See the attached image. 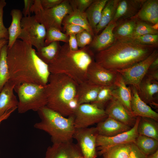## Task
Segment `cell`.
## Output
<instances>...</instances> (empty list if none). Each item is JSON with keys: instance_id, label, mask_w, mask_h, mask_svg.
I'll return each instance as SVG.
<instances>
[{"instance_id": "74e56055", "label": "cell", "mask_w": 158, "mask_h": 158, "mask_svg": "<svg viewBox=\"0 0 158 158\" xmlns=\"http://www.w3.org/2000/svg\"><path fill=\"white\" fill-rule=\"evenodd\" d=\"M78 47L83 48L89 45L92 42L93 37L88 32L84 30L76 35Z\"/></svg>"}, {"instance_id": "db71d44e", "label": "cell", "mask_w": 158, "mask_h": 158, "mask_svg": "<svg viewBox=\"0 0 158 158\" xmlns=\"http://www.w3.org/2000/svg\"></svg>"}, {"instance_id": "4316f807", "label": "cell", "mask_w": 158, "mask_h": 158, "mask_svg": "<svg viewBox=\"0 0 158 158\" xmlns=\"http://www.w3.org/2000/svg\"><path fill=\"white\" fill-rule=\"evenodd\" d=\"M119 0H108L102 12L100 20L94 31L95 35L103 30L112 20Z\"/></svg>"}, {"instance_id": "ffe728a7", "label": "cell", "mask_w": 158, "mask_h": 158, "mask_svg": "<svg viewBox=\"0 0 158 158\" xmlns=\"http://www.w3.org/2000/svg\"><path fill=\"white\" fill-rule=\"evenodd\" d=\"M126 85L122 76L118 73L113 85L112 94L113 96L119 101L126 110L133 116L130 105L131 90L130 86L127 87Z\"/></svg>"}, {"instance_id": "5b68a950", "label": "cell", "mask_w": 158, "mask_h": 158, "mask_svg": "<svg viewBox=\"0 0 158 158\" xmlns=\"http://www.w3.org/2000/svg\"><path fill=\"white\" fill-rule=\"evenodd\" d=\"M37 112L41 121L35 128L47 133L53 143L72 142L75 128L73 116L65 117L46 106Z\"/></svg>"}, {"instance_id": "ee69618b", "label": "cell", "mask_w": 158, "mask_h": 158, "mask_svg": "<svg viewBox=\"0 0 158 158\" xmlns=\"http://www.w3.org/2000/svg\"><path fill=\"white\" fill-rule=\"evenodd\" d=\"M42 7L44 9L55 7L60 4L63 0H40Z\"/></svg>"}, {"instance_id": "8fae6325", "label": "cell", "mask_w": 158, "mask_h": 158, "mask_svg": "<svg viewBox=\"0 0 158 158\" xmlns=\"http://www.w3.org/2000/svg\"><path fill=\"white\" fill-rule=\"evenodd\" d=\"M98 133L96 127L75 128L73 138L85 158H96V140Z\"/></svg>"}, {"instance_id": "bcb514c9", "label": "cell", "mask_w": 158, "mask_h": 158, "mask_svg": "<svg viewBox=\"0 0 158 158\" xmlns=\"http://www.w3.org/2000/svg\"><path fill=\"white\" fill-rule=\"evenodd\" d=\"M68 44L69 48L72 51H77L79 49L76 37V35L72 34L69 35Z\"/></svg>"}, {"instance_id": "603a6c76", "label": "cell", "mask_w": 158, "mask_h": 158, "mask_svg": "<svg viewBox=\"0 0 158 158\" xmlns=\"http://www.w3.org/2000/svg\"><path fill=\"white\" fill-rule=\"evenodd\" d=\"M15 86L8 80L0 92V117L8 110L17 107L18 100L14 93Z\"/></svg>"}, {"instance_id": "277c9868", "label": "cell", "mask_w": 158, "mask_h": 158, "mask_svg": "<svg viewBox=\"0 0 158 158\" xmlns=\"http://www.w3.org/2000/svg\"><path fill=\"white\" fill-rule=\"evenodd\" d=\"M93 54L86 46L77 51L70 50L68 43L61 46L56 58L49 63L51 74H61L70 78L78 84L87 80V71Z\"/></svg>"}, {"instance_id": "3957f363", "label": "cell", "mask_w": 158, "mask_h": 158, "mask_svg": "<svg viewBox=\"0 0 158 158\" xmlns=\"http://www.w3.org/2000/svg\"><path fill=\"white\" fill-rule=\"evenodd\" d=\"M78 85L65 75L51 74L45 86L46 106L65 117L73 116L80 105L77 96Z\"/></svg>"}, {"instance_id": "b9f144b4", "label": "cell", "mask_w": 158, "mask_h": 158, "mask_svg": "<svg viewBox=\"0 0 158 158\" xmlns=\"http://www.w3.org/2000/svg\"><path fill=\"white\" fill-rule=\"evenodd\" d=\"M63 26L66 34L69 36L71 35H76L84 30L82 27L73 24H67Z\"/></svg>"}, {"instance_id": "30bf717a", "label": "cell", "mask_w": 158, "mask_h": 158, "mask_svg": "<svg viewBox=\"0 0 158 158\" xmlns=\"http://www.w3.org/2000/svg\"><path fill=\"white\" fill-rule=\"evenodd\" d=\"M158 57L157 49L144 60L127 68L117 71L122 76L125 84L133 86L138 90L139 84L145 76L152 62Z\"/></svg>"}, {"instance_id": "681fc988", "label": "cell", "mask_w": 158, "mask_h": 158, "mask_svg": "<svg viewBox=\"0 0 158 158\" xmlns=\"http://www.w3.org/2000/svg\"><path fill=\"white\" fill-rule=\"evenodd\" d=\"M8 40L5 39H0V52L2 47L5 45L8 44Z\"/></svg>"}, {"instance_id": "44dd1931", "label": "cell", "mask_w": 158, "mask_h": 158, "mask_svg": "<svg viewBox=\"0 0 158 158\" xmlns=\"http://www.w3.org/2000/svg\"><path fill=\"white\" fill-rule=\"evenodd\" d=\"M98 135L112 137L127 131L132 128L113 118L107 117L97 124L96 127Z\"/></svg>"}, {"instance_id": "52a82bcc", "label": "cell", "mask_w": 158, "mask_h": 158, "mask_svg": "<svg viewBox=\"0 0 158 158\" xmlns=\"http://www.w3.org/2000/svg\"><path fill=\"white\" fill-rule=\"evenodd\" d=\"M73 10L69 0H63L57 6L45 9L42 7L40 0H34L31 12L34 13L35 19L42 24L46 30L54 28L62 31L61 26L63 19Z\"/></svg>"}, {"instance_id": "7dc6e473", "label": "cell", "mask_w": 158, "mask_h": 158, "mask_svg": "<svg viewBox=\"0 0 158 158\" xmlns=\"http://www.w3.org/2000/svg\"><path fill=\"white\" fill-rule=\"evenodd\" d=\"M17 109V108H15L10 109L6 111L2 116L0 117V125L3 121L7 119L11 114Z\"/></svg>"}, {"instance_id": "c3c4849f", "label": "cell", "mask_w": 158, "mask_h": 158, "mask_svg": "<svg viewBox=\"0 0 158 158\" xmlns=\"http://www.w3.org/2000/svg\"><path fill=\"white\" fill-rule=\"evenodd\" d=\"M157 69H158V57L152 62L148 70H155Z\"/></svg>"}, {"instance_id": "9a60e30c", "label": "cell", "mask_w": 158, "mask_h": 158, "mask_svg": "<svg viewBox=\"0 0 158 158\" xmlns=\"http://www.w3.org/2000/svg\"><path fill=\"white\" fill-rule=\"evenodd\" d=\"M137 91L139 97L145 103L158 108V81L145 75L140 82Z\"/></svg>"}, {"instance_id": "d4e9b609", "label": "cell", "mask_w": 158, "mask_h": 158, "mask_svg": "<svg viewBox=\"0 0 158 158\" xmlns=\"http://www.w3.org/2000/svg\"><path fill=\"white\" fill-rule=\"evenodd\" d=\"M137 20L132 17L120 20L114 28L113 32L116 40L132 39Z\"/></svg>"}, {"instance_id": "6da1fadb", "label": "cell", "mask_w": 158, "mask_h": 158, "mask_svg": "<svg viewBox=\"0 0 158 158\" xmlns=\"http://www.w3.org/2000/svg\"><path fill=\"white\" fill-rule=\"evenodd\" d=\"M31 44L17 39L8 48L9 80L15 85L27 83L45 86L51 74L48 65L37 55Z\"/></svg>"}, {"instance_id": "d590c367", "label": "cell", "mask_w": 158, "mask_h": 158, "mask_svg": "<svg viewBox=\"0 0 158 158\" xmlns=\"http://www.w3.org/2000/svg\"><path fill=\"white\" fill-rule=\"evenodd\" d=\"M69 36L60 30L54 28H51L47 30L45 46L54 42L62 41L68 43Z\"/></svg>"}, {"instance_id": "d6a6232c", "label": "cell", "mask_w": 158, "mask_h": 158, "mask_svg": "<svg viewBox=\"0 0 158 158\" xmlns=\"http://www.w3.org/2000/svg\"><path fill=\"white\" fill-rule=\"evenodd\" d=\"M61 47L59 42H54L42 48L36 53L42 61L48 64L56 58Z\"/></svg>"}, {"instance_id": "cb8c5ba5", "label": "cell", "mask_w": 158, "mask_h": 158, "mask_svg": "<svg viewBox=\"0 0 158 158\" xmlns=\"http://www.w3.org/2000/svg\"><path fill=\"white\" fill-rule=\"evenodd\" d=\"M101 87L87 80L79 84L77 96L79 104L91 103L94 101Z\"/></svg>"}, {"instance_id": "f1b7e54d", "label": "cell", "mask_w": 158, "mask_h": 158, "mask_svg": "<svg viewBox=\"0 0 158 158\" xmlns=\"http://www.w3.org/2000/svg\"><path fill=\"white\" fill-rule=\"evenodd\" d=\"M151 118L140 117L137 127L139 135L148 136L158 140V123Z\"/></svg>"}, {"instance_id": "7a4b0ae2", "label": "cell", "mask_w": 158, "mask_h": 158, "mask_svg": "<svg viewBox=\"0 0 158 158\" xmlns=\"http://www.w3.org/2000/svg\"><path fill=\"white\" fill-rule=\"evenodd\" d=\"M158 47L143 44L133 39L116 40L109 47L98 52L95 61L107 69L117 71L144 60Z\"/></svg>"}, {"instance_id": "ba28073f", "label": "cell", "mask_w": 158, "mask_h": 158, "mask_svg": "<svg viewBox=\"0 0 158 158\" xmlns=\"http://www.w3.org/2000/svg\"><path fill=\"white\" fill-rule=\"evenodd\" d=\"M21 31L18 39L34 46L38 51L45 46L47 30L37 22L34 16L23 17L21 21Z\"/></svg>"}, {"instance_id": "4dcf8cb0", "label": "cell", "mask_w": 158, "mask_h": 158, "mask_svg": "<svg viewBox=\"0 0 158 158\" xmlns=\"http://www.w3.org/2000/svg\"><path fill=\"white\" fill-rule=\"evenodd\" d=\"M131 143L110 147L99 150V154L102 155L103 158H128L131 150Z\"/></svg>"}, {"instance_id": "4fadbf2b", "label": "cell", "mask_w": 158, "mask_h": 158, "mask_svg": "<svg viewBox=\"0 0 158 158\" xmlns=\"http://www.w3.org/2000/svg\"><path fill=\"white\" fill-rule=\"evenodd\" d=\"M118 74L117 71L107 69L93 61L87 69V80L100 87L111 86Z\"/></svg>"}, {"instance_id": "e575fe53", "label": "cell", "mask_w": 158, "mask_h": 158, "mask_svg": "<svg viewBox=\"0 0 158 158\" xmlns=\"http://www.w3.org/2000/svg\"><path fill=\"white\" fill-rule=\"evenodd\" d=\"M113 85L102 87L96 99L91 104L100 109L104 110L113 97L112 94Z\"/></svg>"}, {"instance_id": "f35d334b", "label": "cell", "mask_w": 158, "mask_h": 158, "mask_svg": "<svg viewBox=\"0 0 158 158\" xmlns=\"http://www.w3.org/2000/svg\"><path fill=\"white\" fill-rule=\"evenodd\" d=\"M133 40L143 44L158 47V34H146L137 37Z\"/></svg>"}, {"instance_id": "816d5d0a", "label": "cell", "mask_w": 158, "mask_h": 158, "mask_svg": "<svg viewBox=\"0 0 158 158\" xmlns=\"http://www.w3.org/2000/svg\"><path fill=\"white\" fill-rule=\"evenodd\" d=\"M151 27L153 29L158 30V23L151 25Z\"/></svg>"}, {"instance_id": "7402d4cb", "label": "cell", "mask_w": 158, "mask_h": 158, "mask_svg": "<svg viewBox=\"0 0 158 158\" xmlns=\"http://www.w3.org/2000/svg\"><path fill=\"white\" fill-rule=\"evenodd\" d=\"M133 17L151 25L158 23V0H145L138 13Z\"/></svg>"}, {"instance_id": "f546056e", "label": "cell", "mask_w": 158, "mask_h": 158, "mask_svg": "<svg viewBox=\"0 0 158 158\" xmlns=\"http://www.w3.org/2000/svg\"><path fill=\"white\" fill-rule=\"evenodd\" d=\"M69 24L79 25L88 32L93 38L95 36L85 12H81L77 10H73L65 17L62 23L63 25Z\"/></svg>"}, {"instance_id": "484cf974", "label": "cell", "mask_w": 158, "mask_h": 158, "mask_svg": "<svg viewBox=\"0 0 158 158\" xmlns=\"http://www.w3.org/2000/svg\"><path fill=\"white\" fill-rule=\"evenodd\" d=\"M108 0H95L85 11L89 23L94 33L99 22L103 10Z\"/></svg>"}, {"instance_id": "83f0119b", "label": "cell", "mask_w": 158, "mask_h": 158, "mask_svg": "<svg viewBox=\"0 0 158 158\" xmlns=\"http://www.w3.org/2000/svg\"><path fill=\"white\" fill-rule=\"evenodd\" d=\"M12 16L11 24L8 29L9 39L8 48H11L18 39L21 31V21L23 18L22 11L19 9H13L10 13Z\"/></svg>"}, {"instance_id": "7bdbcfd3", "label": "cell", "mask_w": 158, "mask_h": 158, "mask_svg": "<svg viewBox=\"0 0 158 158\" xmlns=\"http://www.w3.org/2000/svg\"><path fill=\"white\" fill-rule=\"evenodd\" d=\"M146 156L134 143H131V150L128 158H146Z\"/></svg>"}, {"instance_id": "8992f818", "label": "cell", "mask_w": 158, "mask_h": 158, "mask_svg": "<svg viewBox=\"0 0 158 158\" xmlns=\"http://www.w3.org/2000/svg\"><path fill=\"white\" fill-rule=\"evenodd\" d=\"M45 86L27 83L15 86L14 90L18 97L17 107L18 113L23 114L31 110L37 111L46 106Z\"/></svg>"}, {"instance_id": "60d3db41", "label": "cell", "mask_w": 158, "mask_h": 158, "mask_svg": "<svg viewBox=\"0 0 158 158\" xmlns=\"http://www.w3.org/2000/svg\"><path fill=\"white\" fill-rule=\"evenodd\" d=\"M6 4V3L5 0H0V39H5L8 40V29L5 26L3 20V9Z\"/></svg>"}, {"instance_id": "d6986e66", "label": "cell", "mask_w": 158, "mask_h": 158, "mask_svg": "<svg viewBox=\"0 0 158 158\" xmlns=\"http://www.w3.org/2000/svg\"><path fill=\"white\" fill-rule=\"evenodd\" d=\"M145 0H119L111 21H117L133 17L138 13Z\"/></svg>"}, {"instance_id": "9c48e42d", "label": "cell", "mask_w": 158, "mask_h": 158, "mask_svg": "<svg viewBox=\"0 0 158 158\" xmlns=\"http://www.w3.org/2000/svg\"><path fill=\"white\" fill-rule=\"evenodd\" d=\"M73 116L75 128L88 127L104 121L108 117L104 110L91 103L80 104Z\"/></svg>"}, {"instance_id": "f6af8a7d", "label": "cell", "mask_w": 158, "mask_h": 158, "mask_svg": "<svg viewBox=\"0 0 158 158\" xmlns=\"http://www.w3.org/2000/svg\"><path fill=\"white\" fill-rule=\"evenodd\" d=\"M24 7L22 13L24 17L31 16V9L33 4L34 0H24Z\"/></svg>"}, {"instance_id": "1f68e13d", "label": "cell", "mask_w": 158, "mask_h": 158, "mask_svg": "<svg viewBox=\"0 0 158 158\" xmlns=\"http://www.w3.org/2000/svg\"><path fill=\"white\" fill-rule=\"evenodd\" d=\"M134 143L146 155L152 154L158 150V140L148 136L139 135Z\"/></svg>"}, {"instance_id": "ac0fdd59", "label": "cell", "mask_w": 158, "mask_h": 158, "mask_svg": "<svg viewBox=\"0 0 158 158\" xmlns=\"http://www.w3.org/2000/svg\"><path fill=\"white\" fill-rule=\"evenodd\" d=\"M117 22L111 21L99 34L95 35L89 47L97 52L109 47L116 41L113 31Z\"/></svg>"}, {"instance_id": "f5cc1de1", "label": "cell", "mask_w": 158, "mask_h": 158, "mask_svg": "<svg viewBox=\"0 0 158 158\" xmlns=\"http://www.w3.org/2000/svg\"><path fill=\"white\" fill-rule=\"evenodd\" d=\"M76 158H85L82 155L81 153L79 154L76 157Z\"/></svg>"}, {"instance_id": "2e32d148", "label": "cell", "mask_w": 158, "mask_h": 158, "mask_svg": "<svg viewBox=\"0 0 158 158\" xmlns=\"http://www.w3.org/2000/svg\"><path fill=\"white\" fill-rule=\"evenodd\" d=\"M81 153L77 145L72 142L53 143L48 147L44 158H76Z\"/></svg>"}, {"instance_id": "e0dca14e", "label": "cell", "mask_w": 158, "mask_h": 158, "mask_svg": "<svg viewBox=\"0 0 158 158\" xmlns=\"http://www.w3.org/2000/svg\"><path fill=\"white\" fill-rule=\"evenodd\" d=\"M131 93V107L133 116L137 117H147L158 121V114L139 97L138 91L134 87L130 86Z\"/></svg>"}, {"instance_id": "7c38bea8", "label": "cell", "mask_w": 158, "mask_h": 158, "mask_svg": "<svg viewBox=\"0 0 158 158\" xmlns=\"http://www.w3.org/2000/svg\"><path fill=\"white\" fill-rule=\"evenodd\" d=\"M140 117H136L135 125L127 131L112 137H106L98 135L96 140L97 149L100 150L115 145L134 143L139 135L137 127Z\"/></svg>"}, {"instance_id": "8d00e7d4", "label": "cell", "mask_w": 158, "mask_h": 158, "mask_svg": "<svg viewBox=\"0 0 158 158\" xmlns=\"http://www.w3.org/2000/svg\"><path fill=\"white\" fill-rule=\"evenodd\" d=\"M147 34H158V30L153 29L151 25L146 22L137 20L132 39Z\"/></svg>"}, {"instance_id": "ab89813d", "label": "cell", "mask_w": 158, "mask_h": 158, "mask_svg": "<svg viewBox=\"0 0 158 158\" xmlns=\"http://www.w3.org/2000/svg\"><path fill=\"white\" fill-rule=\"evenodd\" d=\"M95 0H69L73 10L85 12Z\"/></svg>"}, {"instance_id": "5bb4252c", "label": "cell", "mask_w": 158, "mask_h": 158, "mask_svg": "<svg viewBox=\"0 0 158 158\" xmlns=\"http://www.w3.org/2000/svg\"><path fill=\"white\" fill-rule=\"evenodd\" d=\"M104 110L108 117L113 118L131 128L135 123L136 117L129 113L120 102L113 97Z\"/></svg>"}, {"instance_id": "836d02e7", "label": "cell", "mask_w": 158, "mask_h": 158, "mask_svg": "<svg viewBox=\"0 0 158 158\" xmlns=\"http://www.w3.org/2000/svg\"><path fill=\"white\" fill-rule=\"evenodd\" d=\"M8 44L4 46L0 52V92L5 84L9 80V74L7 62Z\"/></svg>"}, {"instance_id": "f907efd6", "label": "cell", "mask_w": 158, "mask_h": 158, "mask_svg": "<svg viewBox=\"0 0 158 158\" xmlns=\"http://www.w3.org/2000/svg\"><path fill=\"white\" fill-rule=\"evenodd\" d=\"M146 158H158V150L152 154L146 155Z\"/></svg>"}]
</instances>
